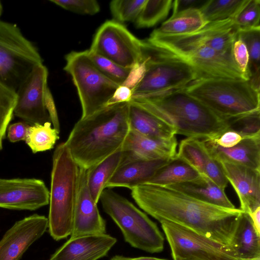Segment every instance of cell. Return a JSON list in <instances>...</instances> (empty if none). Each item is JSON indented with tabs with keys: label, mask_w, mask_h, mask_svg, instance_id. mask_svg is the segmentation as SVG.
Instances as JSON below:
<instances>
[{
	"label": "cell",
	"mask_w": 260,
	"mask_h": 260,
	"mask_svg": "<svg viewBox=\"0 0 260 260\" xmlns=\"http://www.w3.org/2000/svg\"><path fill=\"white\" fill-rule=\"evenodd\" d=\"M135 202L158 221H169L229 246L240 209L209 204L168 186L143 184L131 189Z\"/></svg>",
	"instance_id": "6da1fadb"
},
{
	"label": "cell",
	"mask_w": 260,
	"mask_h": 260,
	"mask_svg": "<svg viewBox=\"0 0 260 260\" xmlns=\"http://www.w3.org/2000/svg\"><path fill=\"white\" fill-rule=\"evenodd\" d=\"M238 29L233 19L209 22L193 33L174 36L151 34L149 45L175 55L191 66L201 78L246 80L232 54Z\"/></svg>",
	"instance_id": "7a4b0ae2"
},
{
	"label": "cell",
	"mask_w": 260,
	"mask_h": 260,
	"mask_svg": "<svg viewBox=\"0 0 260 260\" xmlns=\"http://www.w3.org/2000/svg\"><path fill=\"white\" fill-rule=\"evenodd\" d=\"M128 104L106 106L76 123L65 143L81 168L87 170L122 149L130 131Z\"/></svg>",
	"instance_id": "3957f363"
},
{
	"label": "cell",
	"mask_w": 260,
	"mask_h": 260,
	"mask_svg": "<svg viewBox=\"0 0 260 260\" xmlns=\"http://www.w3.org/2000/svg\"><path fill=\"white\" fill-rule=\"evenodd\" d=\"M135 102L187 138L211 139L228 129V124L184 88L132 98Z\"/></svg>",
	"instance_id": "277c9868"
},
{
	"label": "cell",
	"mask_w": 260,
	"mask_h": 260,
	"mask_svg": "<svg viewBox=\"0 0 260 260\" xmlns=\"http://www.w3.org/2000/svg\"><path fill=\"white\" fill-rule=\"evenodd\" d=\"M80 174V168L65 142L60 143L52 156L48 217L49 233L56 241L71 234Z\"/></svg>",
	"instance_id": "5b68a950"
},
{
	"label": "cell",
	"mask_w": 260,
	"mask_h": 260,
	"mask_svg": "<svg viewBox=\"0 0 260 260\" xmlns=\"http://www.w3.org/2000/svg\"><path fill=\"white\" fill-rule=\"evenodd\" d=\"M184 89L226 121L260 111L259 90L250 80L201 78Z\"/></svg>",
	"instance_id": "8992f818"
},
{
	"label": "cell",
	"mask_w": 260,
	"mask_h": 260,
	"mask_svg": "<svg viewBox=\"0 0 260 260\" xmlns=\"http://www.w3.org/2000/svg\"><path fill=\"white\" fill-rule=\"evenodd\" d=\"M142 42L145 71L132 89V98L183 89L200 78L194 69L186 61L160 51L144 41Z\"/></svg>",
	"instance_id": "52a82bcc"
},
{
	"label": "cell",
	"mask_w": 260,
	"mask_h": 260,
	"mask_svg": "<svg viewBox=\"0 0 260 260\" xmlns=\"http://www.w3.org/2000/svg\"><path fill=\"white\" fill-rule=\"evenodd\" d=\"M99 201L131 246L151 253L163 250L165 239L157 225L132 203L109 188Z\"/></svg>",
	"instance_id": "ba28073f"
},
{
	"label": "cell",
	"mask_w": 260,
	"mask_h": 260,
	"mask_svg": "<svg viewBox=\"0 0 260 260\" xmlns=\"http://www.w3.org/2000/svg\"><path fill=\"white\" fill-rule=\"evenodd\" d=\"M63 70L72 77L81 103L80 118L88 117L107 106L120 86L104 75L94 64L87 50L72 51Z\"/></svg>",
	"instance_id": "9c48e42d"
},
{
	"label": "cell",
	"mask_w": 260,
	"mask_h": 260,
	"mask_svg": "<svg viewBox=\"0 0 260 260\" xmlns=\"http://www.w3.org/2000/svg\"><path fill=\"white\" fill-rule=\"evenodd\" d=\"M42 63L37 49L17 25L0 20V81L16 92L34 68Z\"/></svg>",
	"instance_id": "30bf717a"
},
{
	"label": "cell",
	"mask_w": 260,
	"mask_h": 260,
	"mask_svg": "<svg viewBox=\"0 0 260 260\" xmlns=\"http://www.w3.org/2000/svg\"><path fill=\"white\" fill-rule=\"evenodd\" d=\"M142 46V41L125 26L108 20L97 30L89 50L120 66L132 68L143 62Z\"/></svg>",
	"instance_id": "8fae6325"
},
{
	"label": "cell",
	"mask_w": 260,
	"mask_h": 260,
	"mask_svg": "<svg viewBox=\"0 0 260 260\" xmlns=\"http://www.w3.org/2000/svg\"><path fill=\"white\" fill-rule=\"evenodd\" d=\"M160 223L173 260H240L228 246L169 221Z\"/></svg>",
	"instance_id": "7c38bea8"
},
{
	"label": "cell",
	"mask_w": 260,
	"mask_h": 260,
	"mask_svg": "<svg viewBox=\"0 0 260 260\" xmlns=\"http://www.w3.org/2000/svg\"><path fill=\"white\" fill-rule=\"evenodd\" d=\"M48 76L43 63L34 68L16 91L14 115L31 125L51 122L45 104Z\"/></svg>",
	"instance_id": "4fadbf2b"
},
{
	"label": "cell",
	"mask_w": 260,
	"mask_h": 260,
	"mask_svg": "<svg viewBox=\"0 0 260 260\" xmlns=\"http://www.w3.org/2000/svg\"><path fill=\"white\" fill-rule=\"evenodd\" d=\"M49 190L42 180L0 178V208L36 210L49 204Z\"/></svg>",
	"instance_id": "5bb4252c"
},
{
	"label": "cell",
	"mask_w": 260,
	"mask_h": 260,
	"mask_svg": "<svg viewBox=\"0 0 260 260\" xmlns=\"http://www.w3.org/2000/svg\"><path fill=\"white\" fill-rule=\"evenodd\" d=\"M48 226V218L37 214L16 222L0 240V260H19Z\"/></svg>",
	"instance_id": "9a60e30c"
},
{
	"label": "cell",
	"mask_w": 260,
	"mask_h": 260,
	"mask_svg": "<svg viewBox=\"0 0 260 260\" xmlns=\"http://www.w3.org/2000/svg\"><path fill=\"white\" fill-rule=\"evenodd\" d=\"M219 162L238 196L240 209L249 214L260 207V170L227 161Z\"/></svg>",
	"instance_id": "2e32d148"
},
{
	"label": "cell",
	"mask_w": 260,
	"mask_h": 260,
	"mask_svg": "<svg viewBox=\"0 0 260 260\" xmlns=\"http://www.w3.org/2000/svg\"><path fill=\"white\" fill-rule=\"evenodd\" d=\"M106 233V221L101 215L87 187V170L80 168L79 188L70 236Z\"/></svg>",
	"instance_id": "e0dca14e"
},
{
	"label": "cell",
	"mask_w": 260,
	"mask_h": 260,
	"mask_svg": "<svg viewBox=\"0 0 260 260\" xmlns=\"http://www.w3.org/2000/svg\"><path fill=\"white\" fill-rule=\"evenodd\" d=\"M116 242L106 233L70 237L50 260H98L106 256Z\"/></svg>",
	"instance_id": "ac0fdd59"
},
{
	"label": "cell",
	"mask_w": 260,
	"mask_h": 260,
	"mask_svg": "<svg viewBox=\"0 0 260 260\" xmlns=\"http://www.w3.org/2000/svg\"><path fill=\"white\" fill-rule=\"evenodd\" d=\"M176 136L167 140L146 137L130 129L122 147V162L135 160L173 159L176 157Z\"/></svg>",
	"instance_id": "d6986e66"
},
{
	"label": "cell",
	"mask_w": 260,
	"mask_h": 260,
	"mask_svg": "<svg viewBox=\"0 0 260 260\" xmlns=\"http://www.w3.org/2000/svg\"><path fill=\"white\" fill-rule=\"evenodd\" d=\"M172 159L135 160L122 162L107 183L106 188L124 187L132 189L145 184L159 169Z\"/></svg>",
	"instance_id": "ffe728a7"
},
{
	"label": "cell",
	"mask_w": 260,
	"mask_h": 260,
	"mask_svg": "<svg viewBox=\"0 0 260 260\" xmlns=\"http://www.w3.org/2000/svg\"><path fill=\"white\" fill-rule=\"evenodd\" d=\"M210 154L218 162L227 161L260 170V136L243 139L231 148H223L202 139Z\"/></svg>",
	"instance_id": "44dd1931"
},
{
	"label": "cell",
	"mask_w": 260,
	"mask_h": 260,
	"mask_svg": "<svg viewBox=\"0 0 260 260\" xmlns=\"http://www.w3.org/2000/svg\"><path fill=\"white\" fill-rule=\"evenodd\" d=\"M229 247L240 260L260 258V234L249 214L242 212L239 216Z\"/></svg>",
	"instance_id": "7402d4cb"
},
{
	"label": "cell",
	"mask_w": 260,
	"mask_h": 260,
	"mask_svg": "<svg viewBox=\"0 0 260 260\" xmlns=\"http://www.w3.org/2000/svg\"><path fill=\"white\" fill-rule=\"evenodd\" d=\"M128 116L130 129L142 135L167 140L176 135L173 127L132 101L128 104Z\"/></svg>",
	"instance_id": "603a6c76"
},
{
	"label": "cell",
	"mask_w": 260,
	"mask_h": 260,
	"mask_svg": "<svg viewBox=\"0 0 260 260\" xmlns=\"http://www.w3.org/2000/svg\"><path fill=\"white\" fill-rule=\"evenodd\" d=\"M180 191L196 199L215 206L229 208H236L221 189L206 176L194 181L168 186Z\"/></svg>",
	"instance_id": "cb8c5ba5"
},
{
	"label": "cell",
	"mask_w": 260,
	"mask_h": 260,
	"mask_svg": "<svg viewBox=\"0 0 260 260\" xmlns=\"http://www.w3.org/2000/svg\"><path fill=\"white\" fill-rule=\"evenodd\" d=\"M122 149L87 170V185L94 202L97 204L108 181L121 164Z\"/></svg>",
	"instance_id": "d4e9b609"
},
{
	"label": "cell",
	"mask_w": 260,
	"mask_h": 260,
	"mask_svg": "<svg viewBox=\"0 0 260 260\" xmlns=\"http://www.w3.org/2000/svg\"><path fill=\"white\" fill-rule=\"evenodd\" d=\"M206 24L200 10L191 9L172 15L151 34L165 36L188 34L200 30Z\"/></svg>",
	"instance_id": "484cf974"
},
{
	"label": "cell",
	"mask_w": 260,
	"mask_h": 260,
	"mask_svg": "<svg viewBox=\"0 0 260 260\" xmlns=\"http://www.w3.org/2000/svg\"><path fill=\"white\" fill-rule=\"evenodd\" d=\"M201 177V175L192 167L176 157L159 169L145 184L168 186L193 181Z\"/></svg>",
	"instance_id": "4316f807"
},
{
	"label": "cell",
	"mask_w": 260,
	"mask_h": 260,
	"mask_svg": "<svg viewBox=\"0 0 260 260\" xmlns=\"http://www.w3.org/2000/svg\"><path fill=\"white\" fill-rule=\"evenodd\" d=\"M176 157L192 167L201 176H205V168L211 155L202 139L186 138L180 142Z\"/></svg>",
	"instance_id": "83f0119b"
},
{
	"label": "cell",
	"mask_w": 260,
	"mask_h": 260,
	"mask_svg": "<svg viewBox=\"0 0 260 260\" xmlns=\"http://www.w3.org/2000/svg\"><path fill=\"white\" fill-rule=\"evenodd\" d=\"M249 0H207L199 9L208 23L234 19Z\"/></svg>",
	"instance_id": "f1b7e54d"
},
{
	"label": "cell",
	"mask_w": 260,
	"mask_h": 260,
	"mask_svg": "<svg viewBox=\"0 0 260 260\" xmlns=\"http://www.w3.org/2000/svg\"><path fill=\"white\" fill-rule=\"evenodd\" d=\"M59 134L50 121L35 124L29 125L25 142L33 153L43 152L53 148L59 139Z\"/></svg>",
	"instance_id": "f546056e"
},
{
	"label": "cell",
	"mask_w": 260,
	"mask_h": 260,
	"mask_svg": "<svg viewBox=\"0 0 260 260\" xmlns=\"http://www.w3.org/2000/svg\"><path fill=\"white\" fill-rule=\"evenodd\" d=\"M238 37L244 42L248 52L249 80L259 90L260 27L239 29Z\"/></svg>",
	"instance_id": "4dcf8cb0"
},
{
	"label": "cell",
	"mask_w": 260,
	"mask_h": 260,
	"mask_svg": "<svg viewBox=\"0 0 260 260\" xmlns=\"http://www.w3.org/2000/svg\"><path fill=\"white\" fill-rule=\"evenodd\" d=\"M172 0H147L135 21L137 28L154 26L164 20L172 8Z\"/></svg>",
	"instance_id": "1f68e13d"
},
{
	"label": "cell",
	"mask_w": 260,
	"mask_h": 260,
	"mask_svg": "<svg viewBox=\"0 0 260 260\" xmlns=\"http://www.w3.org/2000/svg\"><path fill=\"white\" fill-rule=\"evenodd\" d=\"M16 92L0 81V151L9 123L13 118Z\"/></svg>",
	"instance_id": "d6a6232c"
},
{
	"label": "cell",
	"mask_w": 260,
	"mask_h": 260,
	"mask_svg": "<svg viewBox=\"0 0 260 260\" xmlns=\"http://www.w3.org/2000/svg\"><path fill=\"white\" fill-rule=\"evenodd\" d=\"M87 52L94 64L107 77L120 86L125 83L132 68L120 66L89 50H87Z\"/></svg>",
	"instance_id": "836d02e7"
},
{
	"label": "cell",
	"mask_w": 260,
	"mask_h": 260,
	"mask_svg": "<svg viewBox=\"0 0 260 260\" xmlns=\"http://www.w3.org/2000/svg\"><path fill=\"white\" fill-rule=\"evenodd\" d=\"M227 129L240 134L243 139L260 136V111L226 120Z\"/></svg>",
	"instance_id": "e575fe53"
},
{
	"label": "cell",
	"mask_w": 260,
	"mask_h": 260,
	"mask_svg": "<svg viewBox=\"0 0 260 260\" xmlns=\"http://www.w3.org/2000/svg\"><path fill=\"white\" fill-rule=\"evenodd\" d=\"M147 0H114L110 8L115 21H135Z\"/></svg>",
	"instance_id": "d590c367"
},
{
	"label": "cell",
	"mask_w": 260,
	"mask_h": 260,
	"mask_svg": "<svg viewBox=\"0 0 260 260\" xmlns=\"http://www.w3.org/2000/svg\"><path fill=\"white\" fill-rule=\"evenodd\" d=\"M234 21L238 30L260 27V1L249 0Z\"/></svg>",
	"instance_id": "8d00e7d4"
},
{
	"label": "cell",
	"mask_w": 260,
	"mask_h": 260,
	"mask_svg": "<svg viewBox=\"0 0 260 260\" xmlns=\"http://www.w3.org/2000/svg\"><path fill=\"white\" fill-rule=\"evenodd\" d=\"M59 7L81 14L94 15L100 10L99 3L95 0H50Z\"/></svg>",
	"instance_id": "74e56055"
},
{
	"label": "cell",
	"mask_w": 260,
	"mask_h": 260,
	"mask_svg": "<svg viewBox=\"0 0 260 260\" xmlns=\"http://www.w3.org/2000/svg\"><path fill=\"white\" fill-rule=\"evenodd\" d=\"M232 54L237 66L246 80H249L248 52L244 42L238 36L233 45Z\"/></svg>",
	"instance_id": "f35d334b"
},
{
	"label": "cell",
	"mask_w": 260,
	"mask_h": 260,
	"mask_svg": "<svg viewBox=\"0 0 260 260\" xmlns=\"http://www.w3.org/2000/svg\"><path fill=\"white\" fill-rule=\"evenodd\" d=\"M243 139V138L238 133L226 129L215 138L209 140L220 147L227 148L236 145Z\"/></svg>",
	"instance_id": "ab89813d"
},
{
	"label": "cell",
	"mask_w": 260,
	"mask_h": 260,
	"mask_svg": "<svg viewBox=\"0 0 260 260\" xmlns=\"http://www.w3.org/2000/svg\"><path fill=\"white\" fill-rule=\"evenodd\" d=\"M30 125L25 122H18L9 125L7 128V138L12 143L25 140Z\"/></svg>",
	"instance_id": "60d3db41"
},
{
	"label": "cell",
	"mask_w": 260,
	"mask_h": 260,
	"mask_svg": "<svg viewBox=\"0 0 260 260\" xmlns=\"http://www.w3.org/2000/svg\"><path fill=\"white\" fill-rule=\"evenodd\" d=\"M45 104L53 128L59 132L60 126L58 115L54 100L49 87L47 88L45 93Z\"/></svg>",
	"instance_id": "b9f144b4"
},
{
	"label": "cell",
	"mask_w": 260,
	"mask_h": 260,
	"mask_svg": "<svg viewBox=\"0 0 260 260\" xmlns=\"http://www.w3.org/2000/svg\"><path fill=\"white\" fill-rule=\"evenodd\" d=\"M207 0H175L173 1L172 8L173 13L175 15L180 12L191 9H200Z\"/></svg>",
	"instance_id": "7bdbcfd3"
},
{
	"label": "cell",
	"mask_w": 260,
	"mask_h": 260,
	"mask_svg": "<svg viewBox=\"0 0 260 260\" xmlns=\"http://www.w3.org/2000/svg\"><path fill=\"white\" fill-rule=\"evenodd\" d=\"M132 98V90L124 85L119 86L115 91L107 106L116 104L129 102Z\"/></svg>",
	"instance_id": "ee69618b"
},
{
	"label": "cell",
	"mask_w": 260,
	"mask_h": 260,
	"mask_svg": "<svg viewBox=\"0 0 260 260\" xmlns=\"http://www.w3.org/2000/svg\"><path fill=\"white\" fill-rule=\"evenodd\" d=\"M257 232L260 234V207L249 214Z\"/></svg>",
	"instance_id": "f6af8a7d"
},
{
	"label": "cell",
	"mask_w": 260,
	"mask_h": 260,
	"mask_svg": "<svg viewBox=\"0 0 260 260\" xmlns=\"http://www.w3.org/2000/svg\"><path fill=\"white\" fill-rule=\"evenodd\" d=\"M110 260H168L165 259L147 257V256H141L138 257H128L122 255H116L113 256Z\"/></svg>",
	"instance_id": "bcb514c9"
},
{
	"label": "cell",
	"mask_w": 260,
	"mask_h": 260,
	"mask_svg": "<svg viewBox=\"0 0 260 260\" xmlns=\"http://www.w3.org/2000/svg\"><path fill=\"white\" fill-rule=\"evenodd\" d=\"M2 12H3V6H2V3H1V2L0 1V17L2 15Z\"/></svg>",
	"instance_id": "7dc6e473"
},
{
	"label": "cell",
	"mask_w": 260,
	"mask_h": 260,
	"mask_svg": "<svg viewBox=\"0 0 260 260\" xmlns=\"http://www.w3.org/2000/svg\"><path fill=\"white\" fill-rule=\"evenodd\" d=\"M248 260H260V258H254V259H248Z\"/></svg>",
	"instance_id": "c3c4849f"
},
{
	"label": "cell",
	"mask_w": 260,
	"mask_h": 260,
	"mask_svg": "<svg viewBox=\"0 0 260 260\" xmlns=\"http://www.w3.org/2000/svg\"><path fill=\"white\" fill-rule=\"evenodd\" d=\"M180 260H187V259H180Z\"/></svg>",
	"instance_id": "681fc988"
}]
</instances>
